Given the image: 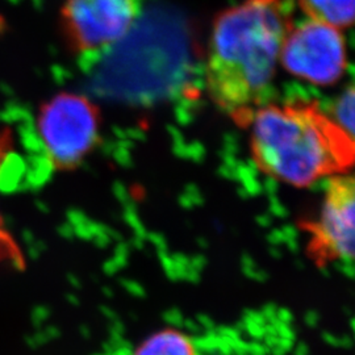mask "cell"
<instances>
[{
  "label": "cell",
  "mask_w": 355,
  "mask_h": 355,
  "mask_svg": "<svg viewBox=\"0 0 355 355\" xmlns=\"http://www.w3.org/2000/svg\"><path fill=\"white\" fill-rule=\"evenodd\" d=\"M288 31L278 0H245L216 17L205 85L211 101L240 127L259 108Z\"/></svg>",
  "instance_id": "6da1fadb"
},
{
  "label": "cell",
  "mask_w": 355,
  "mask_h": 355,
  "mask_svg": "<svg viewBox=\"0 0 355 355\" xmlns=\"http://www.w3.org/2000/svg\"><path fill=\"white\" fill-rule=\"evenodd\" d=\"M248 127L257 167L267 177L297 189L343 175L354 162V136L313 102L257 108Z\"/></svg>",
  "instance_id": "7a4b0ae2"
},
{
  "label": "cell",
  "mask_w": 355,
  "mask_h": 355,
  "mask_svg": "<svg viewBox=\"0 0 355 355\" xmlns=\"http://www.w3.org/2000/svg\"><path fill=\"white\" fill-rule=\"evenodd\" d=\"M36 129L51 168L71 171L98 146L102 114L89 98L60 92L40 105Z\"/></svg>",
  "instance_id": "3957f363"
},
{
  "label": "cell",
  "mask_w": 355,
  "mask_h": 355,
  "mask_svg": "<svg viewBox=\"0 0 355 355\" xmlns=\"http://www.w3.org/2000/svg\"><path fill=\"white\" fill-rule=\"evenodd\" d=\"M140 13V0H64L60 24L67 49L98 51L124 37Z\"/></svg>",
  "instance_id": "277c9868"
},
{
  "label": "cell",
  "mask_w": 355,
  "mask_h": 355,
  "mask_svg": "<svg viewBox=\"0 0 355 355\" xmlns=\"http://www.w3.org/2000/svg\"><path fill=\"white\" fill-rule=\"evenodd\" d=\"M284 70L316 86H330L346 69V41L340 29L309 20L290 29L280 49Z\"/></svg>",
  "instance_id": "5b68a950"
},
{
  "label": "cell",
  "mask_w": 355,
  "mask_h": 355,
  "mask_svg": "<svg viewBox=\"0 0 355 355\" xmlns=\"http://www.w3.org/2000/svg\"><path fill=\"white\" fill-rule=\"evenodd\" d=\"M354 180L347 175L330 178L318 215L305 221L308 253L316 263L350 261L354 255Z\"/></svg>",
  "instance_id": "8992f818"
},
{
  "label": "cell",
  "mask_w": 355,
  "mask_h": 355,
  "mask_svg": "<svg viewBox=\"0 0 355 355\" xmlns=\"http://www.w3.org/2000/svg\"><path fill=\"white\" fill-rule=\"evenodd\" d=\"M15 135L11 128L0 130V174L3 168L15 154ZM26 268V254L17 239L13 236L11 229L7 227V221L0 211V270L24 271Z\"/></svg>",
  "instance_id": "52a82bcc"
},
{
  "label": "cell",
  "mask_w": 355,
  "mask_h": 355,
  "mask_svg": "<svg viewBox=\"0 0 355 355\" xmlns=\"http://www.w3.org/2000/svg\"><path fill=\"white\" fill-rule=\"evenodd\" d=\"M311 20L345 29L354 21V0H299Z\"/></svg>",
  "instance_id": "ba28073f"
},
{
  "label": "cell",
  "mask_w": 355,
  "mask_h": 355,
  "mask_svg": "<svg viewBox=\"0 0 355 355\" xmlns=\"http://www.w3.org/2000/svg\"><path fill=\"white\" fill-rule=\"evenodd\" d=\"M133 355H199L190 338L175 329H164L141 343Z\"/></svg>",
  "instance_id": "9c48e42d"
},
{
  "label": "cell",
  "mask_w": 355,
  "mask_h": 355,
  "mask_svg": "<svg viewBox=\"0 0 355 355\" xmlns=\"http://www.w3.org/2000/svg\"><path fill=\"white\" fill-rule=\"evenodd\" d=\"M330 117L346 133L354 136V87L352 83L334 102Z\"/></svg>",
  "instance_id": "30bf717a"
}]
</instances>
